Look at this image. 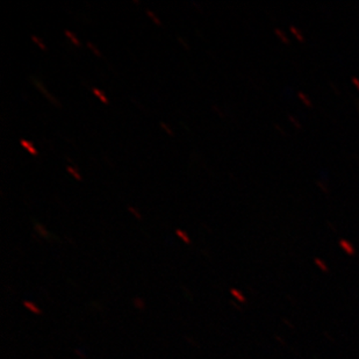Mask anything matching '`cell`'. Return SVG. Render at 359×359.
I'll list each match as a JSON object with an SVG mask.
<instances>
[{"instance_id": "cell-11", "label": "cell", "mask_w": 359, "mask_h": 359, "mask_svg": "<svg viewBox=\"0 0 359 359\" xmlns=\"http://www.w3.org/2000/svg\"><path fill=\"white\" fill-rule=\"evenodd\" d=\"M67 170H68L69 173H72V177H74L75 180H81V173H79V171H77V169H76V168H72V166H68V168H67Z\"/></svg>"}, {"instance_id": "cell-12", "label": "cell", "mask_w": 359, "mask_h": 359, "mask_svg": "<svg viewBox=\"0 0 359 359\" xmlns=\"http://www.w3.org/2000/svg\"><path fill=\"white\" fill-rule=\"evenodd\" d=\"M86 46H88V49L93 53V54L95 55V56H98V57H102V53L98 50V48H97V46H95V44L91 43V42H88L86 43Z\"/></svg>"}, {"instance_id": "cell-6", "label": "cell", "mask_w": 359, "mask_h": 359, "mask_svg": "<svg viewBox=\"0 0 359 359\" xmlns=\"http://www.w3.org/2000/svg\"><path fill=\"white\" fill-rule=\"evenodd\" d=\"M65 34L69 40L72 41V44H74L75 47H79V46H81V42H79V38H77L72 32L69 31V29H65Z\"/></svg>"}, {"instance_id": "cell-4", "label": "cell", "mask_w": 359, "mask_h": 359, "mask_svg": "<svg viewBox=\"0 0 359 359\" xmlns=\"http://www.w3.org/2000/svg\"><path fill=\"white\" fill-rule=\"evenodd\" d=\"M231 294L233 295V298L236 302H241V304H244V302H247V299L244 297L243 293L240 290H238V288H231Z\"/></svg>"}, {"instance_id": "cell-5", "label": "cell", "mask_w": 359, "mask_h": 359, "mask_svg": "<svg viewBox=\"0 0 359 359\" xmlns=\"http://www.w3.org/2000/svg\"><path fill=\"white\" fill-rule=\"evenodd\" d=\"M92 92L95 93V97H98V98L100 99V102H102V104H105V105H109V99H107V97H106L105 93H104V92L100 91V90H98V88H92Z\"/></svg>"}, {"instance_id": "cell-1", "label": "cell", "mask_w": 359, "mask_h": 359, "mask_svg": "<svg viewBox=\"0 0 359 359\" xmlns=\"http://www.w3.org/2000/svg\"><path fill=\"white\" fill-rule=\"evenodd\" d=\"M33 81H34L35 86H36V88H38L41 92H43L44 97L48 98L49 102H53V104H55V105L60 106V104H58L60 102H58L57 99L54 98V97L50 95V92L48 91V90H46V88H44L43 85H42V83H41L39 79H34Z\"/></svg>"}, {"instance_id": "cell-10", "label": "cell", "mask_w": 359, "mask_h": 359, "mask_svg": "<svg viewBox=\"0 0 359 359\" xmlns=\"http://www.w3.org/2000/svg\"><path fill=\"white\" fill-rule=\"evenodd\" d=\"M32 41L34 42L39 48H40L41 50L47 51V47H46V44L38 38V36H35V35H32Z\"/></svg>"}, {"instance_id": "cell-15", "label": "cell", "mask_w": 359, "mask_h": 359, "mask_svg": "<svg viewBox=\"0 0 359 359\" xmlns=\"http://www.w3.org/2000/svg\"><path fill=\"white\" fill-rule=\"evenodd\" d=\"M161 127H162V128L164 129V132L168 133L169 135H173V133L171 132V128H170L169 126H166L165 123H164V122H162V123H161Z\"/></svg>"}, {"instance_id": "cell-3", "label": "cell", "mask_w": 359, "mask_h": 359, "mask_svg": "<svg viewBox=\"0 0 359 359\" xmlns=\"http://www.w3.org/2000/svg\"><path fill=\"white\" fill-rule=\"evenodd\" d=\"M20 144L25 150H27L28 153L31 154V155H33V156H36V155H38V149H36V148L33 146V143L29 142L28 140H21Z\"/></svg>"}, {"instance_id": "cell-2", "label": "cell", "mask_w": 359, "mask_h": 359, "mask_svg": "<svg viewBox=\"0 0 359 359\" xmlns=\"http://www.w3.org/2000/svg\"><path fill=\"white\" fill-rule=\"evenodd\" d=\"M24 307L27 309V311H29V312L33 313V314H36V316H41V314H42V311H41L40 307H39L36 304H34V302H29V300H25Z\"/></svg>"}, {"instance_id": "cell-14", "label": "cell", "mask_w": 359, "mask_h": 359, "mask_svg": "<svg viewBox=\"0 0 359 359\" xmlns=\"http://www.w3.org/2000/svg\"><path fill=\"white\" fill-rule=\"evenodd\" d=\"M128 210L129 212H130V213L133 214V215H134V217H136V219H137V220H141V219H142V217H141V214H140L139 212H137V210H136L135 208H134V207L129 206Z\"/></svg>"}, {"instance_id": "cell-13", "label": "cell", "mask_w": 359, "mask_h": 359, "mask_svg": "<svg viewBox=\"0 0 359 359\" xmlns=\"http://www.w3.org/2000/svg\"><path fill=\"white\" fill-rule=\"evenodd\" d=\"M134 305H135L137 309H144V307H146V304H144V302L141 298H136L134 300Z\"/></svg>"}, {"instance_id": "cell-9", "label": "cell", "mask_w": 359, "mask_h": 359, "mask_svg": "<svg viewBox=\"0 0 359 359\" xmlns=\"http://www.w3.org/2000/svg\"><path fill=\"white\" fill-rule=\"evenodd\" d=\"M147 15L151 19V21H153L154 24L157 25V26H162V22H161L160 19L155 15V14L153 13V11L147 10L146 11Z\"/></svg>"}, {"instance_id": "cell-8", "label": "cell", "mask_w": 359, "mask_h": 359, "mask_svg": "<svg viewBox=\"0 0 359 359\" xmlns=\"http://www.w3.org/2000/svg\"><path fill=\"white\" fill-rule=\"evenodd\" d=\"M35 229H36L39 234H40L41 236H43V238H48V236H49V233H48L47 229H46L42 224H35Z\"/></svg>"}, {"instance_id": "cell-7", "label": "cell", "mask_w": 359, "mask_h": 359, "mask_svg": "<svg viewBox=\"0 0 359 359\" xmlns=\"http://www.w3.org/2000/svg\"><path fill=\"white\" fill-rule=\"evenodd\" d=\"M176 234L178 238H182L183 240L184 243L190 244L191 238H189V235L185 233V231H182V229H177Z\"/></svg>"}]
</instances>
